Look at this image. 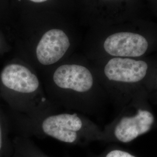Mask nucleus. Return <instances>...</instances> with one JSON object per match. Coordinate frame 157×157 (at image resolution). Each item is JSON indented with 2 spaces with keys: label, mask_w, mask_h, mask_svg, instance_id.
Instances as JSON below:
<instances>
[{
  "label": "nucleus",
  "mask_w": 157,
  "mask_h": 157,
  "mask_svg": "<svg viewBox=\"0 0 157 157\" xmlns=\"http://www.w3.org/2000/svg\"><path fill=\"white\" fill-rule=\"evenodd\" d=\"M106 157H135L127 152L121 150H113L107 154Z\"/></svg>",
  "instance_id": "obj_8"
},
{
  "label": "nucleus",
  "mask_w": 157,
  "mask_h": 157,
  "mask_svg": "<svg viewBox=\"0 0 157 157\" xmlns=\"http://www.w3.org/2000/svg\"><path fill=\"white\" fill-rule=\"evenodd\" d=\"M154 122L151 112L139 109L132 117H124L117 125L114 134L118 140L128 143L149 131Z\"/></svg>",
  "instance_id": "obj_7"
},
{
  "label": "nucleus",
  "mask_w": 157,
  "mask_h": 157,
  "mask_svg": "<svg viewBox=\"0 0 157 157\" xmlns=\"http://www.w3.org/2000/svg\"><path fill=\"white\" fill-rule=\"evenodd\" d=\"M53 81L60 89L84 93L93 85V78L90 71L80 65H63L53 75Z\"/></svg>",
  "instance_id": "obj_4"
},
{
  "label": "nucleus",
  "mask_w": 157,
  "mask_h": 157,
  "mask_svg": "<svg viewBox=\"0 0 157 157\" xmlns=\"http://www.w3.org/2000/svg\"><path fill=\"white\" fill-rule=\"evenodd\" d=\"M2 130H1V127L0 124V152L2 150Z\"/></svg>",
  "instance_id": "obj_10"
},
{
  "label": "nucleus",
  "mask_w": 157,
  "mask_h": 157,
  "mask_svg": "<svg viewBox=\"0 0 157 157\" xmlns=\"http://www.w3.org/2000/svg\"><path fill=\"white\" fill-rule=\"evenodd\" d=\"M31 1H33L34 2H37V3H39V2H43L44 1H46L47 0H30Z\"/></svg>",
  "instance_id": "obj_11"
},
{
  "label": "nucleus",
  "mask_w": 157,
  "mask_h": 157,
  "mask_svg": "<svg viewBox=\"0 0 157 157\" xmlns=\"http://www.w3.org/2000/svg\"><path fill=\"white\" fill-rule=\"evenodd\" d=\"M2 84L10 90L22 94H31L38 90L39 80L28 67L19 64H10L1 73Z\"/></svg>",
  "instance_id": "obj_6"
},
{
  "label": "nucleus",
  "mask_w": 157,
  "mask_h": 157,
  "mask_svg": "<svg viewBox=\"0 0 157 157\" xmlns=\"http://www.w3.org/2000/svg\"><path fill=\"white\" fill-rule=\"evenodd\" d=\"M70 46L67 34L59 29L46 32L36 48V56L40 63L50 65L58 62L67 52Z\"/></svg>",
  "instance_id": "obj_5"
},
{
  "label": "nucleus",
  "mask_w": 157,
  "mask_h": 157,
  "mask_svg": "<svg viewBox=\"0 0 157 157\" xmlns=\"http://www.w3.org/2000/svg\"><path fill=\"white\" fill-rule=\"evenodd\" d=\"M109 1H117L118 2H121L124 4L129 6L132 8L134 6V4H136L137 1H138V0H109Z\"/></svg>",
  "instance_id": "obj_9"
},
{
  "label": "nucleus",
  "mask_w": 157,
  "mask_h": 157,
  "mask_svg": "<svg viewBox=\"0 0 157 157\" xmlns=\"http://www.w3.org/2000/svg\"><path fill=\"white\" fill-rule=\"evenodd\" d=\"M148 69L147 62L131 58L114 57L107 62L104 73L111 81L136 83L146 76Z\"/></svg>",
  "instance_id": "obj_3"
},
{
  "label": "nucleus",
  "mask_w": 157,
  "mask_h": 157,
  "mask_svg": "<svg viewBox=\"0 0 157 157\" xmlns=\"http://www.w3.org/2000/svg\"><path fill=\"white\" fill-rule=\"evenodd\" d=\"M83 127V122L76 113H60L45 118L41 128L45 135L58 140L72 143L78 138V132Z\"/></svg>",
  "instance_id": "obj_2"
},
{
  "label": "nucleus",
  "mask_w": 157,
  "mask_h": 157,
  "mask_svg": "<svg viewBox=\"0 0 157 157\" xmlns=\"http://www.w3.org/2000/svg\"><path fill=\"white\" fill-rule=\"evenodd\" d=\"M145 32L125 29L108 36L104 48L110 56L121 58H137L148 50L149 41Z\"/></svg>",
  "instance_id": "obj_1"
}]
</instances>
